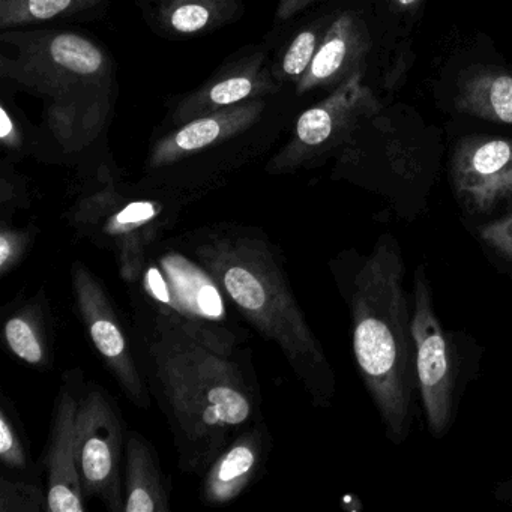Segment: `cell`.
Segmentation results:
<instances>
[{
	"label": "cell",
	"instance_id": "cb8c5ba5",
	"mask_svg": "<svg viewBox=\"0 0 512 512\" xmlns=\"http://www.w3.org/2000/svg\"><path fill=\"white\" fill-rule=\"evenodd\" d=\"M0 511L43 512L47 511V488L38 481H20L0 478Z\"/></svg>",
	"mask_w": 512,
	"mask_h": 512
},
{
	"label": "cell",
	"instance_id": "ac0fdd59",
	"mask_svg": "<svg viewBox=\"0 0 512 512\" xmlns=\"http://www.w3.org/2000/svg\"><path fill=\"white\" fill-rule=\"evenodd\" d=\"M4 340L11 353L38 370H50L55 361L52 311L46 293L14 304L4 323Z\"/></svg>",
	"mask_w": 512,
	"mask_h": 512
},
{
	"label": "cell",
	"instance_id": "ffe728a7",
	"mask_svg": "<svg viewBox=\"0 0 512 512\" xmlns=\"http://www.w3.org/2000/svg\"><path fill=\"white\" fill-rule=\"evenodd\" d=\"M125 512L170 511V487L154 446L128 430L125 448Z\"/></svg>",
	"mask_w": 512,
	"mask_h": 512
},
{
	"label": "cell",
	"instance_id": "4316f807",
	"mask_svg": "<svg viewBox=\"0 0 512 512\" xmlns=\"http://www.w3.org/2000/svg\"><path fill=\"white\" fill-rule=\"evenodd\" d=\"M0 203H2L4 217L7 214H16L17 209H23L25 206H28L25 184H23L22 179L17 178L16 173H8L7 166H4V172H2Z\"/></svg>",
	"mask_w": 512,
	"mask_h": 512
},
{
	"label": "cell",
	"instance_id": "44dd1931",
	"mask_svg": "<svg viewBox=\"0 0 512 512\" xmlns=\"http://www.w3.org/2000/svg\"><path fill=\"white\" fill-rule=\"evenodd\" d=\"M455 109L494 124L512 125V74L491 67L464 71L458 80Z\"/></svg>",
	"mask_w": 512,
	"mask_h": 512
},
{
	"label": "cell",
	"instance_id": "5bb4252c",
	"mask_svg": "<svg viewBox=\"0 0 512 512\" xmlns=\"http://www.w3.org/2000/svg\"><path fill=\"white\" fill-rule=\"evenodd\" d=\"M452 187L469 211L487 214L512 205V140L466 137L451 160Z\"/></svg>",
	"mask_w": 512,
	"mask_h": 512
},
{
	"label": "cell",
	"instance_id": "7c38bea8",
	"mask_svg": "<svg viewBox=\"0 0 512 512\" xmlns=\"http://www.w3.org/2000/svg\"><path fill=\"white\" fill-rule=\"evenodd\" d=\"M415 371L430 433L445 436L454 410V364L451 343L433 310L430 284L422 268L416 274L415 307L410 320Z\"/></svg>",
	"mask_w": 512,
	"mask_h": 512
},
{
	"label": "cell",
	"instance_id": "3957f363",
	"mask_svg": "<svg viewBox=\"0 0 512 512\" xmlns=\"http://www.w3.org/2000/svg\"><path fill=\"white\" fill-rule=\"evenodd\" d=\"M299 103L295 91L286 89L178 127L160 128L136 184L184 206L196 202L268 155L298 116Z\"/></svg>",
	"mask_w": 512,
	"mask_h": 512
},
{
	"label": "cell",
	"instance_id": "83f0119b",
	"mask_svg": "<svg viewBox=\"0 0 512 512\" xmlns=\"http://www.w3.org/2000/svg\"><path fill=\"white\" fill-rule=\"evenodd\" d=\"M320 0H278L277 10H275L274 28L292 22L301 14L307 13L314 5L319 4Z\"/></svg>",
	"mask_w": 512,
	"mask_h": 512
},
{
	"label": "cell",
	"instance_id": "e0dca14e",
	"mask_svg": "<svg viewBox=\"0 0 512 512\" xmlns=\"http://www.w3.org/2000/svg\"><path fill=\"white\" fill-rule=\"evenodd\" d=\"M143 19L167 40L199 37L244 16L242 0H137Z\"/></svg>",
	"mask_w": 512,
	"mask_h": 512
},
{
	"label": "cell",
	"instance_id": "52a82bcc",
	"mask_svg": "<svg viewBox=\"0 0 512 512\" xmlns=\"http://www.w3.org/2000/svg\"><path fill=\"white\" fill-rule=\"evenodd\" d=\"M182 208L163 194L122 184L109 175L76 200L68 221L77 236L115 256L124 278L154 245L167 238Z\"/></svg>",
	"mask_w": 512,
	"mask_h": 512
},
{
	"label": "cell",
	"instance_id": "d4e9b609",
	"mask_svg": "<svg viewBox=\"0 0 512 512\" xmlns=\"http://www.w3.org/2000/svg\"><path fill=\"white\" fill-rule=\"evenodd\" d=\"M35 238H37V230L34 227L19 229L11 226L8 220H2V226H0V272L2 275L13 271L25 260Z\"/></svg>",
	"mask_w": 512,
	"mask_h": 512
},
{
	"label": "cell",
	"instance_id": "7402d4cb",
	"mask_svg": "<svg viewBox=\"0 0 512 512\" xmlns=\"http://www.w3.org/2000/svg\"><path fill=\"white\" fill-rule=\"evenodd\" d=\"M112 0H0V31L97 19Z\"/></svg>",
	"mask_w": 512,
	"mask_h": 512
},
{
	"label": "cell",
	"instance_id": "7a4b0ae2",
	"mask_svg": "<svg viewBox=\"0 0 512 512\" xmlns=\"http://www.w3.org/2000/svg\"><path fill=\"white\" fill-rule=\"evenodd\" d=\"M244 319L278 347L314 406H331L335 374L296 301L277 245L259 227L212 224L182 236Z\"/></svg>",
	"mask_w": 512,
	"mask_h": 512
},
{
	"label": "cell",
	"instance_id": "484cf974",
	"mask_svg": "<svg viewBox=\"0 0 512 512\" xmlns=\"http://www.w3.org/2000/svg\"><path fill=\"white\" fill-rule=\"evenodd\" d=\"M479 238L503 259L512 262V214L482 227Z\"/></svg>",
	"mask_w": 512,
	"mask_h": 512
},
{
	"label": "cell",
	"instance_id": "5b68a950",
	"mask_svg": "<svg viewBox=\"0 0 512 512\" xmlns=\"http://www.w3.org/2000/svg\"><path fill=\"white\" fill-rule=\"evenodd\" d=\"M397 242L383 238L353 278V355L394 443L406 440L413 392L412 329Z\"/></svg>",
	"mask_w": 512,
	"mask_h": 512
},
{
	"label": "cell",
	"instance_id": "4fadbf2b",
	"mask_svg": "<svg viewBox=\"0 0 512 512\" xmlns=\"http://www.w3.org/2000/svg\"><path fill=\"white\" fill-rule=\"evenodd\" d=\"M85 383L82 371H67L56 397L49 442L44 452L47 511L50 512L86 509L76 458L77 415Z\"/></svg>",
	"mask_w": 512,
	"mask_h": 512
},
{
	"label": "cell",
	"instance_id": "9a60e30c",
	"mask_svg": "<svg viewBox=\"0 0 512 512\" xmlns=\"http://www.w3.org/2000/svg\"><path fill=\"white\" fill-rule=\"evenodd\" d=\"M370 49V31L364 20L353 11H335L310 68L296 85V98L302 101L317 91H334L362 71Z\"/></svg>",
	"mask_w": 512,
	"mask_h": 512
},
{
	"label": "cell",
	"instance_id": "277c9868",
	"mask_svg": "<svg viewBox=\"0 0 512 512\" xmlns=\"http://www.w3.org/2000/svg\"><path fill=\"white\" fill-rule=\"evenodd\" d=\"M0 74L52 100V128L76 152L106 124L115 100V64L94 38L58 28L2 31Z\"/></svg>",
	"mask_w": 512,
	"mask_h": 512
},
{
	"label": "cell",
	"instance_id": "ba28073f",
	"mask_svg": "<svg viewBox=\"0 0 512 512\" xmlns=\"http://www.w3.org/2000/svg\"><path fill=\"white\" fill-rule=\"evenodd\" d=\"M379 109L373 92L362 82V71L353 74L328 97L296 116L289 139L269 158L266 173L289 175L314 166L352 142L362 122Z\"/></svg>",
	"mask_w": 512,
	"mask_h": 512
},
{
	"label": "cell",
	"instance_id": "f1b7e54d",
	"mask_svg": "<svg viewBox=\"0 0 512 512\" xmlns=\"http://www.w3.org/2000/svg\"><path fill=\"white\" fill-rule=\"evenodd\" d=\"M392 4L403 13H412L422 4V0H392Z\"/></svg>",
	"mask_w": 512,
	"mask_h": 512
},
{
	"label": "cell",
	"instance_id": "2e32d148",
	"mask_svg": "<svg viewBox=\"0 0 512 512\" xmlns=\"http://www.w3.org/2000/svg\"><path fill=\"white\" fill-rule=\"evenodd\" d=\"M271 449L265 421L242 431L200 476V500L209 506L235 502L263 475Z\"/></svg>",
	"mask_w": 512,
	"mask_h": 512
},
{
	"label": "cell",
	"instance_id": "6da1fadb",
	"mask_svg": "<svg viewBox=\"0 0 512 512\" xmlns=\"http://www.w3.org/2000/svg\"><path fill=\"white\" fill-rule=\"evenodd\" d=\"M131 305L134 352L179 467L202 476L242 431L265 421L251 347L212 343L142 302Z\"/></svg>",
	"mask_w": 512,
	"mask_h": 512
},
{
	"label": "cell",
	"instance_id": "d6986e66",
	"mask_svg": "<svg viewBox=\"0 0 512 512\" xmlns=\"http://www.w3.org/2000/svg\"><path fill=\"white\" fill-rule=\"evenodd\" d=\"M334 14L332 11L317 13L305 17L301 23L292 20L269 32L266 40L272 46V70L283 88L295 91L299 80L310 68Z\"/></svg>",
	"mask_w": 512,
	"mask_h": 512
},
{
	"label": "cell",
	"instance_id": "9c48e42d",
	"mask_svg": "<svg viewBox=\"0 0 512 512\" xmlns=\"http://www.w3.org/2000/svg\"><path fill=\"white\" fill-rule=\"evenodd\" d=\"M127 434L115 400L103 386L86 382L77 415V469L85 499L97 497L112 512L125 508Z\"/></svg>",
	"mask_w": 512,
	"mask_h": 512
},
{
	"label": "cell",
	"instance_id": "30bf717a",
	"mask_svg": "<svg viewBox=\"0 0 512 512\" xmlns=\"http://www.w3.org/2000/svg\"><path fill=\"white\" fill-rule=\"evenodd\" d=\"M71 286L77 313L107 370L134 406L149 409L152 397L140 371L130 331L124 328L106 287L82 262L71 268Z\"/></svg>",
	"mask_w": 512,
	"mask_h": 512
},
{
	"label": "cell",
	"instance_id": "8992f818",
	"mask_svg": "<svg viewBox=\"0 0 512 512\" xmlns=\"http://www.w3.org/2000/svg\"><path fill=\"white\" fill-rule=\"evenodd\" d=\"M122 280L131 299L196 337L221 346H250V334L236 319L238 311L182 236L158 242Z\"/></svg>",
	"mask_w": 512,
	"mask_h": 512
},
{
	"label": "cell",
	"instance_id": "603a6c76",
	"mask_svg": "<svg viewBox=\"0 0 512 512\" xmlns=\"http://www.w3.org/2000/svg\"><path fill=\"white\" fill-rule=\"evenodd\" d=\"M0 461L2 476L20 481H38L37 466L32 463L25 430L17 418L16 410L4 397L0 407Z\"/></svg>",
	"mask_w": 512,
	"mask_h": 512
},
{
	"label": "cell",
	"instance_id": "8fae6325",
	"mask_svg": "<svg viewBox=\"0 0 512 512\" xmlns=\"http://www.w3.org/2000/svg\"><path fill=\"white\" fill-rule=\"evenodd\" d=\"M286 88L272 70L268 40L230 56L205 83L175 101L161 128H173L256 98L280 94Z\"/></svg>",
	"mask_w": 512,
	"mask_h": 512
}]
</instances>
